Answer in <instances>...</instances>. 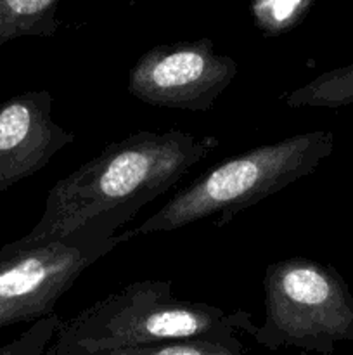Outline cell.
<instances>
[{
	"label": "cell",
	"mask_w": 353,
	"mask_h": 355,
	"mask_svg": "<svg viewBox=\"0 0 353 355\" xmlns=\"http://www.w3.org/2000/svg\"><path fill=\"white\" fill-rule=\"evenodd\" d=\"M213 135L182 130L135 132L54 184L33 238L73 231L96 215L135 200L152 201L218 148Z\"/></svg>",
	"instance_id": "1"
},
{
	"label": "cell",
	"mask_w": 353,
	"mask_h": 355,
	"mask_svg": "<svg viewBox=\"0 0 353 355\" xmlns=\"http://www.w3.org/2000/svg\"><path fill=\"white\" fill-rule=\"evenodd\" d=\"M255 329L248 312L227 314L203 302L173 298L170 281L145 279L62 321L45 355H92L237 331L253 336Z\"/></svg>",
	"instance_id": "2"
},
{
	"label": "cell",
	"mask_w": 353,
	"mask_h": 355,
	"mask_svg": "<svg viewBox=\"0 0 353 355\" xmlns=\"http://www.w3.org/2000/svg\"><path fill=\"white\" fill-rule=\"evenodd\" d=\"M332 149L334 134L317 130L239 153L176 191L134 234L172 232L204 218L221 227L239 211L310 175Z\"/></svg>",
	"instance_id": "3"
},
{
	"label": "cell",
	"mask_w": 353,
	"mask_h": 355,
	"mask_svg": "<svg viewBox=\"0 0 353 355\" xmlns=\"http://www.w3.org/2000/svg\"><path fill=\"white\" fill-rule=\"evenodd\" d=\"M151 201L135 200L57 236L26 234L0 248V328L54 314L55 304L90 266L134 238L118 229Z\"/></svg>",
	"instance_id": "4"
},
{
	"label": "cell",
	"mask_w": 353,
	"mask_h": 355,
	"mask_svg": "<svg viewBox=\"0 0 353 355\" xmlns=\"http://www.w3.org/2000/svg\"><path fill=\"white\" fill-rule=\"evenodd\" d=\"M263 290L258 345L332 355L338 343L353 342V295L334 267L307 257L280 260L266 267Z\"/></svg>",
	"instance_id": "5"
},
{
	"label": "cell",
	"mask_w": 353,
	"mask_h": 355,
	"mask_svg": "<svg viewBox=\"0 0 353 355\" xmlns=\"http://www.w3.org/2000/svg\"><path fill=\"white\" fill-rule=\"evenodd\" d=\"M235 75L237 62L210 38L182 40L144 52L128 73V92L149 106L204 113Z\"/></svg>",
	"instance_id": "6"
},
{
	"label": "cell",
	"mask_w": 353,
	"mask_h": 355,
	"mask_svg": "<svg viewBox=\"0 0 353 355\" xmlns=\"http://www.w3.org/2000/svg\"><path fill=\"white\" fill-rule=\"evenodd\" d=\"M48 90H30L0 103V193L48 165L75 141L52 118Z\"/></svg>",
	"instance_id": "7"
},
{
	"label": "cell",
	"mask_w": 353,
	"mask_h": 355,
	"mask_svg": "<svg viewBox=\"0 0 353 355\" xmlns=\"http://www.w3.org/2000/svg\"><path fill=\"white\" fill-rule=\"evenodd\" d=\"M61 0H0V47L23 37H52Z\"/></svg>",
	"instance_id": "8"
},
{
	"label": "cell",
	"mask_w": 353,
	"mask_h": 355,
	"mask_svg": "<svg viewBox=\"0 0 353 355\" xmlns=\"http://www.w3.org/2000/svg\"><path fill=\"white\" fill-rule=\"evenodd\" d=\"M284 103L289 110L301 107H338L353 104V62L318 75L300 89L284 94Z\"/></svg>",
	"instance_id": "9"
},
{
	"label": "cell",
	"mask_w": 353,
	"mask_h": 355,
	"mask_svg": "<svg viewBox=\"0 0 353 355\" xmlns=\"http://www.w3.org/2000/svg\"><path fill=\"white\" fill-rule=\"evenodd\" d=\"M317 0H251L255 26L265 37H280L307 17Z\"/></svg>",
	"instance_id": "10"
},
{
	"label": "cell",
	"mask_w": 353,
	"mask_h": 355,
	"mask_svg": "<svg viewBox=\"0 0 353 355\" xmlns=\"http://www.w3.org/2000/svg\"><path fill=\"white\" fill-rule=\"evenodd\" d=\"M132 355H244V345L237 335L189 338L132 349Z\"/></svg>",
	"instance_id": "11"
},
{
	"label": "cell",
	"mask_w": 353,
	"mask_h": 355,
	"mask_svg": "<svg viewBox=\"0 0 353 355\" xmlns=\"http://www.w3.org/2000/svg\"><path fill=\"white\" fill-rule=\"evenodd\" d=\"M61 324L62 319L55 312L38 319L16 340L0 345V355H45Z\"/></svg>",
	"instance_id": "12"
},
{
	"label": "cell",
	"mask_w": 353,
	"mask_h": 355,
	"mask_svg": "<svg viewBox=\"0 0 353 355\" xmlns=\"http://www.w3.org/2000/svg\"><path fill=\"white\" fill-rule=\"evenodd\" d=\"M92 355H132V349L111 350V352H100V354H92Z\"/></svg>",
	"instance_id": "13"
}]
</instances>
